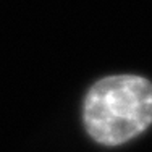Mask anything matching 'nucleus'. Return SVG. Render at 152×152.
Here are the masks:
<instances>
[{
    "label": "nucleus",
    "mask_w": 152,
    "mask_h": 152,
    "mask_svg": "<svg viewBox=\"0 0 152 152\" xmlns=\"http://www.w3.org/2000/svg\"><path fill=\"white\" fill-rule=\"evenodd\" d=\"M84 125L104 146H118L152 125V83L136 75L97 81L84 99Z\"/></svg>",
    "instance_id": "f257e3e1"
}]
</instances>
